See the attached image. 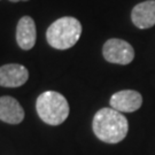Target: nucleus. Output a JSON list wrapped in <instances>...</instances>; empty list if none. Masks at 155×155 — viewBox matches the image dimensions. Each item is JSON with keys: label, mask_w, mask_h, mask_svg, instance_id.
<instances>
[{"label": "nucleus", "mask_w": 155, "mask_h": 155, "mask_svg": "<svg viewBox=\"0 0 155 155\" xmlns=\"http://www.w3.org/2000/svg\"><path fill=\"white\" fill-rule=\"evenodd\" d=\"M92 127L94 134L101 141L117 144L127 137L129 123L125 116L114 108H102L95 113Z\"/></svg>", "instance_id": "obj_1"}, {"label": "nucleus", "mask_w": 155, "mask_h": 155, "mask_svg": "<svg viewBox=\"0 0 155 155\" xmlns=\"http://www.w3.org/2000/svg\"><path fill=\"white\" fill-rule=\"evenodd\" d=\"M82 35V24L77 18L64 16L51 24L46 31L47 43L56 50H68L78 41Z\"/></svg>", "instance_id": "obj_2"}, {"label": "nucleus", "mask_w": 155, "mask_h": 155, "mask_svg": "<svg viewBox=\"0 0 155 155\" xmlns=\"http://www.w3.org/2000/svg\"><path fill=\"white\" fill-rule=\"evenodd\" d=\"M36 109L40 120L50 125H60L69 115L67 99L54 91H47L40 94L36 101Z\"/></svg>", "instance_id": "obj_3"}, {"label": "nucleus", "mask_w": 155, "mask_h": 155, "mask_svg": "<svg viewBox=\"0 0 155 155\" xmlns=\"http://www.w3.org/2000/svg\"><path fill=\"white\" fill-rule=\"evenodd\" d=\"M102 54L106 61L116 64H129L134 58V50L123 39H108L102 47Z\"/></svg>", "instance_id": "obj_4"}, {"label": "nucleus", "mask_w": 155, "mask_h": 155, "mask_svg": "<svg viewBox=\"0 0 155 155\" xmlns=\"http://www.w3.org/2000/svg\"><path fill=\"white\" fill-rule=\"evenodd\" d=\"M111 108L122 113H133L138 110L143 105V97L141 94L133 91V90H123L116 92L110 98Z\"/></svg>", "instance_id": "obj_5"}, {"label": "nucleus", "mask_w": 155, "mask_h": 155, "mask_svg": "<svg viewBox=\"0 0 155 155\" xmlns=\"http://www.w3.org/2000/svg\"><path fill=\"white\" fill-rule=\"evenodd\" d=\"M28 69L22 64L11 63L0 67V85L4 87H18L27 83Z\"/></svg>", "instance_id": "obj_6"}, {"label": "nucleus", "mask_w": 155, "mask_h": 155, "mask_svg": "<svg viewBox=\"0 0 155 155\" xmlns=\"http://www.w3.org/2000/svg\"><path fill=\"white\" fill-rule=\"evenodd\" d=\"M133 24L139 29H148L155 25V0H147L133 7L131 13Z\"/></svg>", "instance_id": "obj_7"}, {"label": "nucleus", "mask_w": 155, "mask_h": 155, "mask_svg": "<svg viewBox=\"0 0 155 155\" xmlns=\"http://www.w3.org/2000/svg\"><path fill=\"white\" fill-rule=\"evenodd\" d=\"M37 31L35 21L30 16H23L16 27V41L22 50H31L36 44Z\"/></svg>", "instance_id": "obj_8"}, {"label": "nucleus", "mask_w": 155, "mask_h": 155, "mask_svg": "<svg viewBox=\"0 0 155 155\" xmlns=\"http://www.w3.org/2000/svg\"><path fill=\"white\" fill-rule=\"evenodd\" d=\"M0 120L8 124H18L24 120V110L12 97H0Z\"/></svg>", "instance_id": "obj_9"}, {"label": "nucleus", "mask_w": 155, "mask_h": 155, "mask_svg": "<svg viewBox=\"0 0 155 155\" xmlns=\"http://www.w3.org/2000/svg\"><path fill=\"white\" fill-rule=\"evenodd\" d=\"M12 2H18V1H28V0H9Z\"/></svg>", "instance_id": "obj_10"}]
</instances>
